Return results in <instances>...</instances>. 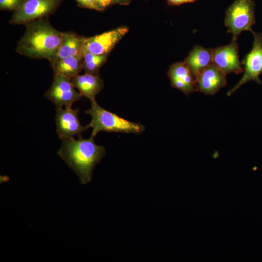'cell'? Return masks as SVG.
Instances as JSON below:
<instances>
[{
  "label": "cell",
  "instance_id": "6da1fadb",
  "mask_svg": "<svg viewBox=\"0 0 262 262\" xmlns=\"http://www.w3.org/2000/svg\"><path fill=\"white\" fill-rule=\"evenodd\" d=\"M91 135L87 139L81 135L74 137L63 138L58 155L78 176L79 183L86 184L90 182L96 165L106 155L103 146H98Z\"/></svg>",
  "mask_w": 262,
  "mask_h": 262
},
{
  "label": "cell",
  "instance_id": "7a4b0ae2",
  "mask_svg": "<svg viewBox=\"0 0 262 262\" xmlns=\"http://www.w3.org/2000/svg\"><path fill=\"white\" fill-rule=\"evenodd\" d=\"M26 24L25 33L17 45V53L30 58L51 61L59 49L63 33L42 18Z\"/></svg>",
  "mask_w": 262,
  "mask_h": 262
},
{
  "label": "cell",
  "instance_id": "3957f363",
  "mask_svg": "<svg viewBox=\"0 0 262 262\" xmlns=\"http://www.w3.org/2000/svg\"><path fill=\"white\" fill-rule=\"evenodd\" d=\"M91 103V108L85 112L91 117L90 122L86 125L88 128L92 129L91 135L95 137L100 131L136 134L144 131L145 127L143 125L130 121L105 110L96 100Z\"/></svg>",
  "mask_w": 262,
  "mask_h": 262
},
{
  "label": "cell",
  "instance_id": "277c9868",
  "mask_svg": "<svg viewBox=\"0 0 262 262\" xmlns=\"http://www.w3.org/2000/svg\"><path fill=\"white\" fill-rule=\"evenodd\" d=\"M255 4L253 0H235L226 11L225 26L232 34L233 39H237L243 31H253L255 24Z\"/></svg>",
  "mask_w": 262,
  "mask_h": 262
},
{
  "label": "cell",
  "instance_id": "5b68a950",
  "mask_svg": "<svg viewBox=\"0 0 262 262\" xmlns=\"http://www.w3.org/2000/svg\"><path fill=\"white\" fill-rule=\"evenodd\" d=\"M254 40L251 50L242 60L244 66V73L239 82L227 93L229 96L245 83L255 81L262 85V81L259 78L262 73V33L251 32Z\"/></svg>",
  "mask_w": 262,
  "mask_h": 262
},
{
  "label": "cell",
  "instance_id": "8992f818",
  "mask_svg": "<svg viewBox=\"0 0 262 262\" xmlns=\"http://www.w3.org/2000/svg\"><path fill=\"white\" fill-rule=\"evenodd\" d=\"M75 88L70 79L62 74H54L52 84L44 97L51 101L56 108L72 106L82 97Z\"/></svg>",
  "mask_w": 262,
  "mask_h": 262
},
{
  "label": "cell",
  "instance_id": "52a82bcc",
  "mask_svg": "<svg viewBox=\"0 0 262 262\" xmlns=\"http://www.w3.org/2000/svg\"><path fill=\"white\" fill-rule=\"evenodd\" d=\"M59 0H26L21 7L14 12L10 23L24 24L52 13L57 7Z\"/></svg>",
  "mask_w": 262,
  "mask_h": 262
},
{
  "label": "cell",
  "instance_id": "ba28073f",
  "mask_svg": "<svg viewBox=\"0 0 262 262\" xmlns=\"http://www.w3.org/2000/svg\"><path fill=\"white\" fill-rule=\"evenodd\" d=\"M56 110V132L60 139L80 135L82 131L88 129L86 126L81 124L78 118V108L72 109L71 106H67Z\"/></svg>",
  "mask_w": 262,
  "mask_h": 262
},
{
  "label": "cell",
  "instance_id": "9c48e42d",
  "mask_svg": "<svg viewBox=\"0 0 262 262\" xmlns=\"http://www.w3.org/2000/svg\"><path fill=\"white\" fill-rule=\"evenodd\" d=\"M213 63L226 75L231 73L238 74L243 72L237 39H232L229 44L213 49Z\"/></svg>",
  "mask_w": 262,
  "mask_h": 262
},
{
  "label": "cell",
  "instance_id": "30bf717a",
  "mask_svg": "<svg viewBox=\"0 0 262 262\" xmlns=\"http://www.w3.org/2000/svg\"><path fill=\"white\" fill-rule=\"evenodd\" d=\"M125 27L118 28L89 38H84L83 50L95 55L107 54L128 32Z\"/></svg>",
  "mask_w": 262,
  "mask_h": 262
},
{
  "label": "cell",
  "instance_id": "8fae6325",
  "mask_svg": "<svg viewBox=\"0 0 262 262\" xmlns=\"http://www.w3.org/2000/svg\"><path fill=\"white\" fill-rule=\"evenodd\" d=\"M196 91L213 95L227 84L226 74L213 63L197 77Z\"/></svg>",
  "mask_w": 262,
  "mask_h": 262
},
{
  "label": "cell",
  "instance_id": "7c38bea8",
  "mask_svg": "<svg viewBox=\"0 0 262 262\" xmlns=\"http://www.w3.org/2000/svg\"><path fill=\"white\" fill-rule=\"evenodd\" d=\"M168 76L172 86L186 95L196 91V78L184 62L171 66Z\"/></svg>",
  "mask_w": 262,
  "mask_h": 262
},
{
  "label": "cell",
  "instance_id": "4fadbf2b",
  "mask_svg": "<svg viewBox=\"0 0 262 262\" xmlns=\"http://www.w3.org/2000/svg\"><path fill=\"white\" fill-rule=\"evenodd\" d=\"M70 81L81 95L91 102L96 100V96L104 86L103 81L97 74L85 73L73 77Z\"/></svg>",
  "mask_w": 262,
  "mask_h": 262
},
{
  "label": "cell",
  "instance_id": "5bb4252c",
  "mask_svg": "<svg viewBox=\"0 0 262 262\" xmlns=\"http://www.w3.org/2000/svg\"><path fill=\"white\" fill-rule=\"evenodd\" d=\"M183 62L196 79L202 71L213 63V49L196 45Z\"/></svg>",
  "mask_w": 262,
  "mask_h": 262
},
{
  "label": "cell",
  "instance_id": "9a60e30c",
  "mask_svg": "<svg viewBox=\"0 0 262 262\" xmlns=\"http://www.w3.org/2000/svg\"><path fill=\"white\" fill-rule=\"evenodd\" d=\"M84 38L72 33H63L59 49L50 63L77 55L82 52L83 51Z\"/></svg>",
  "mask_w": 262,
  "mask_h": 262
},
{
  "label": "cell",
  "instance_id": "2e32d148",
  "mask_svg": "<svg viewBox=\"0 0 262 262\" xmlns=\"http://www.w3.org/2000/svg\"><path fill=\"white\" fill-rule=\"evenodd\" d=\"M83 51L51 64L54 74H62L71 79L79 75L83 66Z\"/></svg>",
  "mask_w": 262,
  "mask_h": 262
},
{
  "label": "cell",
  "instance_id": "e0dca14e",
  "mask_svg": "<svg viewBox=\"0 0 262 262\" xmlns=\"http://www.w3.org/2000/svg\"><path fill=\"white\" fill-rule=\"evenodd\" d=\"M83 51L82 68L85 73L97 74L100 66L105 62L107 54L95 55L85 50Z\"/></svg>",
  "mask_w": 262,
  "mask_h": 262
},
{
  "label": "cell",
  "instance_id": "ac0fdd59",
  "mask_svg": "<svg viewBox=\"0 0 262 262\" xmlns=\"http://www.w3.org/2000/svg\"><path fill=\"white\" fill-rule=\"evenodd\" d=\"M26 0H0L1 10H8L16 11L19 9Z\"/></svg>",
  "mask_w": 262,
  "mask_h": 262
},
{
  "label": "cell",
  "instance_id": "d6986e66",
  "mask_svg": "<svg viewBox=\"0 0 262 262\" xmlns=\"http://www.w3.org/2000/svg\"><path fill=\"white\" fill-rule=\"evenodd\" d=\"M77 2L84 7L97 10H102L98 4L97 0H76Z\"/></svg>",
  "mask_w": 262,
  "mask_h": 262
},
{
  "label": "cell",
  "instance_id": "ffe728a7",
  "mask_svg": "<svg viewBox=\"0 0 262 262\" xmlns=\"http://www.w3.org/2000/svg\"><path fill=\"white\" fill-rule=\"evenodd\" d=\"M198 0H167L171 5H179L184 3L193 2Z\"/></svg>",
  "mask_w": 262,
  "mask_h": 262
},
{
  "label": "cell",
  "instance_id": "44dd1931",
  "mask_svg": "<svg viewBox=\"0 0 262 262\" xmlns=\"http://www.w3.org/2000/svg\"><path fill=\"white\" fill-rule=\"evenodd\" d=\"M97 1L102 10L114 2V0H97Z\"/></svg>",
  "mask_w": 262,
  "mask_h": 262
},
{
  "label": "cell",
  "instance_id": "7402d4cb",
  "mask_svg": "<svg viewBox=\"0 0 262 262\" xmlns=\"http://www.w3.org/2000/svg\"><path fill=\"white\" fill-rule=\"evenodd\" d=\"M130 0H114V3H119L121 4H126Z\"/></svg>",
  "mask_w": 262,
  "mask_h": 262
}]
</instances>
